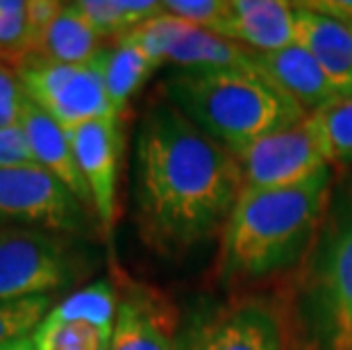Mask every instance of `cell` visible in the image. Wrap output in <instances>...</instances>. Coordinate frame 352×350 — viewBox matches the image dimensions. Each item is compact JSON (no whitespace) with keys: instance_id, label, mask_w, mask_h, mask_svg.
<instances>
[{"instance_id":"cell-1","label":"cell","mask_w":352,"mask_h":350,"mask_svg":"<svg viewBox=\"0 0 352 350\" xmlns=\"http://www.w3.org/2000/svg\"><path fill=\"white\" fill-rule=\"evenodd\" d=\"M245 189L234 153L164 98L137 130L134 205L141 239L162 255L182 252L226 228Z\"/></svg>"},{"instance_id":"cell-2","label":"cell","mask_w":352,"mask_h":350,"mask_svg":"<svg viewBox=\"0 0 352 350\" xmlns=\"http://www.w3.org/2000/svg\"><path fill=\"white\" fill-rule=\"evenodd\" d=\"M162 91L170 105L230 153L309 116L248 69L179 71L164 80Z\"/></svg>"},{"instance_id":"cell-3","label":"cell","mask_w":352,"mask_h":350,"mask_svg":"<svg viewBox=\"0 0 352 350\" xmlns=\"http://www.w3.org/2000/svg\"><path fill=\"white\" fill-rule=\"evenodd\" d=\"M332 171L280 189L245 187L223 228V273L259 278L296 257L323 214Z\"/></svg>"},{"instance_id":"cell-4","label":"cell","mask_w":352,"mask_h":350,"mask_svg":"<svg viewBox=\"0 0 352 350\" xmlns=\"http://www.w3.org/2000/svg\"><path fill=\"white\" fill-rule=\"evenodd\" d=\"M14 71L28 98L66 130L96 118L116 116L98 57L87 64H62L41 55H28Z\"/></svg>"},{"instance_id":"cell-5","label":"cell","mask_w":352,"mask_h":350,"mask_svg":"<svg viewBox=\"0 0 352 350\" xmlns=\"http://www.w3.org/2000/svg\"><path fill=\"white\" fill-rule=\"evenodd\" d=\"M123 39L134 43L153 66L173 64L182 71L248 69L252 71V50L196 28L186 21L162 12L146 21Z\"/></svg>"},{"instance_id":"cell-6","label":"cell","mask_w":352,"mask_h":350,"mask_svg":"<svg viewBox=\"0 0 352 350\" xmlns=\"http://www.w3.org/2000/svg\"><path fill=\"white\" fill-rule=\"evenodd\" d=\"M89 210L66 184L41 166L0 168V221L43 232H82Z\"/></svg>"},{"instance_id":"cell-7","label":"cell","mask_w":352,"mask_h":350,"mask_svg":"<svg viewBox=\"0 0 352 350\" xmlns=\"http://www.w3.org/2000/svg\"><path fill=\"white\" fill-rule=\"evenodd\" d=\"M234 157L243 171L245 187L254 189L294 187L329 168L323 141L309 116L291 128L257 139L248 148L234 153Z\"/></svg>"},{"instance_id":"cell-8","label":"cell","mask_w":352,"mask_h":350,"mask_svg":"<svg viewBox=\"0 0 352 350\" xmlns=\"http://www.w3.org/2000/svg\"><path fill=\"white\" fill-rule=\"evenodd\" d=\"M71 280V259L55 234L30 228L0 230V303L50 296Z\"/></svg>"},{"instance_id":"cell-9","label":"cell","mask_w":352,"mask_h":350,"mask_svg":"<svg viewBox=\"0 0 352 350\" xmlns=\"http://www.w3.org/2000/svg\"><path fill=\"white\" fill-rule=\"evenodd\" d=\"M78 160L94 203V216L104 234H111L118 214V173H121L123 132L121 118L104 116L69 128Z\"/></svg>"},{"instance_id":"cell-10","label":"cell","mask_w":352,"mask_h":350,"mask_svg":"<svg viewBox=\"0 0 352 350\" xmlns=\"http://www.w3.org/2000/svg\"><path fill=\"white\" fill-rule=\"evenodd\" d=\"M216 34L232 43L271 53L296 43V7L282 0H230Z\"/></svg>"},{"instance_id":"cell-11","label":"cell","mask_w":352,"mask_h":350,"mask_svg":"<svg viewBox=\"0 0 352 350\" xmlns=\"http://www.w3.org/2000/svg\"><path fill=\"white\" fill-rule=\"evenodd\" d=\"M252 71L298 102L307 114H314L339 98L323 69L300 43L271 53H252Z\"/></svg>"},{"instance_id":"cell-12","label":"cell","mask_w":352,"mask_h":350,"mask_svg":"<svg viewBox=\"0 0 352 350\" xmlns=\"http://www.w3.org/2000/svg\"><path fill=\"white\" fill-rule=\"evenodd\" d=\"M294 7L296 43L316 59L339 98L352 96V25L302 3H294Z\"/></svg>"},{"instance_id":"cell-13","label":"cell","mask_w":352,"mask_h":350,"mask_svg":"<svg viewBox=\"0 0 352 350\" xmlns=\"http://www.w3.org/2000/svg\"><path fill=\"white\" fill-rule=\"evenodd\" d=\"M21 128H23L25 137L30 141L34 162L39 164L41 168H46L48 173L59 177V180L80 198V203L85 205L89 212H94L91 193H89V187L78 166V160H76V155H73V146H71L66 128H62V125L50 114H46L39 105H34L28 96L23 102V114H21Z\"/></svg>"},{"instance_id":"cell-14","label":"cell","mask_w":352,"mask_h":350,"mask_svg":"<svg viewBox=\"0 0 352 350\" xmlns=\"http://www.w3.org/2000/svg\"><path fill=\"white\" fill-rule=\"evenodd\" d=\"M107 350H179L166 305L146 289H130L118 303Z\"/></svg>"},{"instance_id":"cell-15","label":"cell","mask_w":352,"mask_h":350,"mask_svg":"<svg viewBox=\"0 0 352 350\" xmlns=\"http://www.w3.org/2000/svg\"><path fill=\"white\" fill-rule=\"evenodd\" d=\"M191 350H282V330L273 311L241 305L202 325Z\"/></svg>"},{"instance_id":"cell-16","label":"cell","mask_w":352,"mask_h":350,"mask_svg":"<svg viewBox=\"0 0 352 350\" xmlns=\"http://www.w3.org/2000/svg\"><path fill=\"white\" fill-rule=\"evenodd\" d=\"M100 41L102 39L96 34V30L80 14L78 5L69 3L46 30L34 55L62 64H87L98 57L102 50Z\"/></svg>"},{"instance_id":"cell-17","label":"cell","mask_w":352,"mask_h":350,"mask_svg":"<svg viewBox=\"0 0 352 350\" xmlns=\"http://www.w3.org/2000/svg\"><path fill=\"white\" fill-rule=\"evenodd\" d=\"M325 294L336 346L352 350V223L334 243L325 273Z\"/></svg>"},{"instance_id":"cell-18","label":"cell","mask_w":352,"mask_h":350,"mask_svg":"<svg viewBox=\"0 0 352 350\" xmlns=\"http://www.w3.org/2000/svg\"><path fill=\"white\" fill-rule=\"evenodd\" d=\"M98 62L102 69L104 87H107L111 107H114L118 118H123L127 102L144 87V82L155 71V66L151 59L127 39H118L116 46L111 48H102Z\"/></svg>"},{"instance_id":"cell-19","label":"cell","mask_w":352,"mask_h":350,"mask_svg":"<svg viewBox=\"0 0 352 350\" xmlns=\"http://www.w3.org/2000/svg\"><path fill=\"white\" fill-rule=\"evenodd\" d=\"M118 303L121 300L116 296V289L107 280H98L66 296L62 303L52 305L46 318L59 323H89L111 337L118 316Z\"/></svg>"},{"instance_id":"cell-20","label":"cell","mask_w":352,"mask_h":350,"mask_svg":"<svg viewBox=\"0 0 352 350\" xmlns=\"http://www.w3.org/2000/svg\"><path fill=\"white\" fill-rule=\"evenodd\" d=\"M76 5L100 39H123L132 30L164 12V5L155 0H80Z\"/></svg>"},{"instance_id":"cell-21","label":"cell","mask_w":352,"mask_h":350,"mask_svg":"<svg viewBox=\"0 0 352 350\" xmlns=\"http://www.w3.org/2000/svg\"><path fill=\"white\" fill-rule=\"evenodd\" d=\"M309 121L323 141L329 164L352 160V96L336 98L327 107L314 111Z\"/></svg>"},{"instance_id":"cell-22","label":"cell","mask_w":352,"mask_h":350,"mask_svg":"<svg viewBox=\"0 0 352 350\" xmlns=\"http://www.w3.org/2000/svg\"><path fill=\"white\" fill-rule=\"evenodd\" d=\"M109 334L89 323H59L43 318L32 334L36 350H107Z\"/></svg>"},{"instance_id":"cell-23","label":"cell","mask_w":352,"mask_h":350,"mask_svg":"<svg viewBox=\"0 0 352 350\" xmlns=\"http://www.w3.org/2000/svg\"><path fill=\"white\" fill-rule=\"evenodd\" d=\"M52 309V296H32L0 303V348L16 339L32 337Z\"/></svg>"},{"instance_id":"cell-24","label":"cell","mask_w":352,"mask_h":350,"mask_svg":"<svg viewBox=\"0 0 352 350\" xmlns=\"http://www.w3.org/2000/svg\"><path fill=\"white\" fill-rule=\"evenodd\" d=\"M28 55V0H0V62L16 69Z\"/></svg>"},{"instance_id":"cell-25","label":"cell","mask_w":352,"mask_h":350,"mask_svg":"<svg viewBox=\"0 0 352 350\" xmlns=\"http://www.w3.org/2000/svg\"><path fill=\"white\" fill-rule=\"evenodd\" d=\"M164 12L186 21V23L216 34L230 7V0H166Z\"/></svg>"},{"instance_id":"cell-26","label":"cell","mask_w":352,"mask_h":350,"mask_svg":"<svg viewBox=\"0 0 352 350\" xmlns=\"http://www.w3.org/2000/svg\"><path fill=\"white\" fill-rule=\"evenodd\" d=\"M25 91L12 66L0 62V128H16L23 114Z\"/></svg>"},{"instance_id":"cell-27","label":"cell","mask_w":352,"mask_h":350,"mask_svg":"<svg viewBox=\"0 0 352 350\" xmlns=\"http://www.w3.org/2000/svg\"><path fill=\"white\" fill-rule=\"evenodd\" d=\"M34 155L30 141L21 125L16 128H0V168L34 166ZM39 166V164H36Z\"/></svg>"},{"instance_id":"cell-28","label":"cell","mask_w":352,"mask_h":350,"mask_svg":"<svg viewBox=\"0 0 352 350\" xmlns=\"http://www.w3.org/2000/svg\"><path fill=\"white\" fill-rule=\"evenodd\" d=\"M62 3L57 0H28V32H30V48L32 55L36 53L39 43L46 34V30L55 21V17L62 12Z\"/></svg>"},{"instance_id":"cell-29","label":"cell","mask_w":352,"mask_h":350,"mask_svg":"<svg viewBox=\"0 0 352 350\" xmlns=\"http://www.w3.org/2000/svg\"><path fill=\"white\" fill-rule=\"evenodd\" d=\"M0 350H36V348H34L32 337H23V339H16V341H12V344L3 346Z\"/></svg>"}]
</instances>
